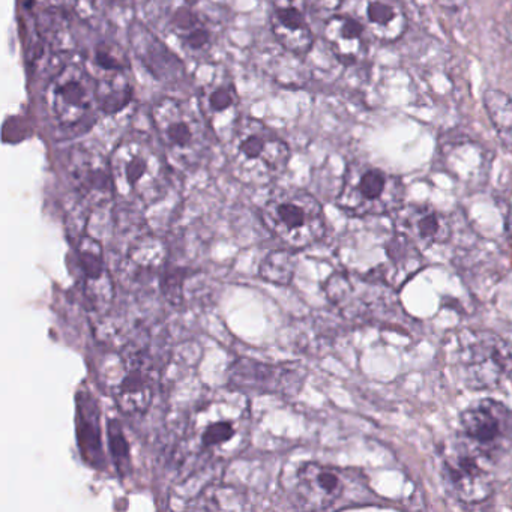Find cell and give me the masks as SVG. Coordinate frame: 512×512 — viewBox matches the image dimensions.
I'll return each mask as SVG.
<instances>
[{
    "mask_svg": "<svg viewBox=\"0 0 512 512\" xmlns=\"http://www.w3.org/2000/svg\"><path fill=\"white\" fill-rule=\"evenodd\" d=\"M434 2L448 11H460L467 5V0H434Z\"/></svg>",
    "mask_w": 512,
    "mask_h": 512,
    "instance_id": "cell-33",
    "label": "cell"
},
{
    "mask_svg": "<svg viewBox=\"0 0 512 512\" xmlns=\"http://www.w3.org/2000/svg\"><path fill=\"white\" fill-rule=\"evenodd\" d=\"M41 32H43L46 43L55 52H67L73 47V35H71L70 26H68L67 19L62 16L59 10L44 13Z\"/></svg>",
    "mask_w": 512,
    "mask_h": 512,
    "instance_id": "cell-28",
    "label": "cell"
},
{
    "mask_svg": "<svg viewBox=\"0 0 512 512\" xmlns=\"http://www.w3.org/2000/svg\"><path fill=\"white\" fill-rule=\"evenodd\" d=\"M110 448H112V455L119 472H124L130 463V452H128L130 449H128L127 439L116 421H112L110 424Z\"/></svg>",
    "mask_w": 512,
    "mask_h": 512,
    "instance_id": "cell-30",
    "label": "cell"
},
{
    "mask_svg": "<svg viewBox=\"0 0 512 512\" xmlns=\"http://www.w3.org/2000/svg\"><path fill=\"white\" fill-rule=\"evenodd\" d=\"M347 481L349 475L338 467L305 463L296 475V497L302 508L314 511L331 509L346 493Z\"/></svg>",
    "mask_w": 512,
    "mask_h": 512,
    "instance_id": "cell-16",
    "label": "cell"
},
{
    "mask_svg": "<svg viewBox=\"0 0 512 512\" xmlns=\"http://www.w3.org/2000/svg\"><path fill=\"white\" fill-rule=\"evenodd\" d=\"M458 367L461 379L476 391L512 388V346L488 331L461 337Z\"/></svg>",
    "mask_w": 512,
    "mask_h": 512,
    "instance_id": "cell-7",
    "label": "cell"
},
{
    "mask_svg": "<svg viewBox=\"0 0 512 512\" xmlns=\"http://www.w3.org/2000/svg\"><path fill=\"white\" fill-rule=\"evenodd\" d=\"M152 122L172 166L194 170L205 163L215 134L199 106L178 98H161L152 107Z\"/></svg>",
    "mask_w": 512,
    "mask_h": 512,
    "instance_id": "cell-3",
    "label": "cell"
},
{
    "mask_svg": "<svg viewBox=\"0 0 512 512\" xmlns=\"http://www.w3.org/2000/svg\"><path fill=\"white\" fill-rule=\"evenodd\" d=\"M97 85L98 107H101L104 112H119L127 106L131 95H133L127 73H115L98 77Z\"/></svg>",
    "mask_w": 512,
    "mask_h": 512,
    "instance_id": "cell-26",
    "label": "cell"
},
{
    "mask_svg": "<svg viewBox=\"0 0 512 512\" xmlns=\"http://www.w3.org/2000/svg\"><path fill=\"white\" fill-rule=\"evenodd\" d=\"M269 232L290 250H304L325 236L322 205L304 190H281L272 194L262 208Z\"/></svg>",
    "mask_w": 512,
    "mask_h": 512,
    "instance_id": "cell-5",
    "label": "cell"
},
{
    "mask_svg": "<svg viewBox=\"0 0 512 512\" xmlns=\"http://www.w3.org/2000/svg\"><path fill=\"white\" fill-rule=\"evenodd\" d=\"M104 4L109 5L112 10L125 11L131 7L133 0H104Z\"/></svg>",
    "mask_w": 512,
    "mask_h": 512,
    "instance_id": "cell-34",
    "label": "cell"
},
{
    "mask_svg": "<svg viewBox=\"0 0 512 512\" xmlns=\"http://www.w3.org/2000/svg\"><path fill=\"white\" fill-rule=\"evenodd\" d=\"M346 0H307L308 7L320 13H337Z\"/></svg>",
    "mask_w": 512,
    "mask_h": 512,
    "instance_id": "cell-32",
    "label": "cell"
},
{
    "mask_svg": "<svg viewBox=\"0 0 512 512\" xmlns=\"http://www.w3.org/2000/svg\"><path fill=\"white\" fill-rule=\"evenodd\" d=\"M230 382L241 391L257 394H295L302 385L299 368L268 365L251 359H239L230 370Z\"/></svg>",
    "mask_w": 512,
    "mask_h": 512,
    "instance_id": "cell-17",
    "label": "cell"
},
{
    "mask_svg": "<svg viewBox=\"0 0 512 512\" xmlns=\"http://www.w3.org/2000/svg\"><path fill=\"white\" fill-rule=\"evenodd\" d=\"M62 4L82 19H91L97 11L95 0H62Z\"/></svg>",
    "mask_w": 512,
    "mask_h": 512,
    "instance_id": "cell-31",
    "label": "cell"
},
{
    "mask_svg": "<svg viewBox=\"0 0 512 512\" xmlns=\"http://www.w3.org/2000/svg\"><path fill=\"white\" fill-rule=\"evenodd\" d=\"M116 196L140 205H154L169 191L170 163L163 149L143 133H130L110 155Z\"/></svg>",
    "mask_w": 512,
    "mask_h": 512,
    "instance_id": "cell-2",
    "label": "cell"
},
{
    "mask_svg": "<svg viewBox=\"0 0 512 512\" xmlns=\"http://www.w3.org/2000/svg\"><path fill=\"white\" fill-rule=\"evenodd\" d=\"M121 379L113 388L116 406L125 415H143L154 400L157 373L151 358L142 352L125 356Z\"/></svg>",
    "mask_w": 512,
    "mask_h": 512,
    "instance_id": "cell-13",
    "label": "cell"
},
{
    "mask_svg": "<svg viewBox=\"0 0 512 512\" xmlns=\"http://www.w3.org/2000/svg\"><path fill=\"white\" fill-rule=\"evenodd\" d=\"M296 260L292 250H275L263 259L260 277L277 286H289L295 277Z\"/></svg>",
    "mask_w": 512,
    "mask_h": 512,
    "instance_id": "cell-27",
    "label": "cell"
},
{
    "mask_svg": "<svg viewBox=\"0 0 512 512\" xmlns=\"http://www.w3.org/2000/svg\"><path fill=\"white\" fill-rule=\"evenodd\" d=\"M74 193L89 208H103L116 196L110 158L91 145H77L67 158Z\"/></svg>",
    "mask_w": 512,
    "mask_h": 512,
    "instance_id": "cell-11",
    "label": "cell"
},
{
    "mask_svg": "<svg viewBox=\"0 0 512 512\" xmlns=\"http://www.w3.org/2000/svg\"><path fill=\"white\" fill-rule=\"evenodd\" d=\"M271 28L280 46L292 55H307L314 44L307 0H269Z\"/></svg>",
    "mask_w": 512,
    "mask_h": 512,
    "instance_id": "cell-18",
    "label": "cell"
},
{
    "mask_svg": "<svg viewBox=\"0 0 512 512\" xmlns=\"http://www.w3.org/2000/svg\"><path fill=\"white\" fill-rule=\"evenodd\" d=\"M197 106L215 136L229 140L241 122V100L224 65L205 62L196 74Z\"/></svg>",
    "mask_w": 512,
    "mask_h": 512,
    "instance_id": "cell-9",
    "label": "cell"
},
{
    "mask_svg": "<svg viewBox=\"0 0 512 512\" xmlns=\"http://www.w3.org/2000/svg\"><path fill=\"white\" fill-rule=\"evenodd\" d=\"M464 439L493 457L512 446V412L496 400L478 401L461 413Z\"/></svg>",
    "mask_w": 512,
    "mask_h": 512,
    "instance_id": "cell-12",
    "label": "cell"
},
{
    "mask_svg": "<svg viewBox=\"0 0 512 512\" xmlns=\"http://www.w3.org/2000/svg\"><path fill=\"white\" fill-rule=\"evenodd\" d=\"M46 100L53 118L65 127H73L98 106L97 79L85 65L71 62L50 80Z\"/></svg>",
    "mask_w": 512,
    "mask_h": 512,
    "instance_id": "cell-10",
    "label": "cell"
},
{
    "mask_svg": "<svg viewBox=\"0 0 512 512\" xmlns=\"http://www.w3.org/2000/svg\"><path fill=\"white\" fill-rule=\"evenodd\" d=\"M341 13L361 23L371 40L395 43L406 34L407 14L398 0H346Z\"/></svg>",
    "mask_w": 512,
    "mask_h": 512,
    "instance_id": "cell-15",
    "label": "cell"
},
{
    "mask_svg": "<svg viewBox=\"0 0 512 512\" xmlns=\"http://www.w3.org/2000/svg\"><path fill=\"white\" fill-rule=\"evenodd\" d=\"M250 407L236 398H214L200 406L188 422L185 446L205 460H230L250 445Z\"/></svg>",
    "mask_w": 512,
    "mask_h": 512,
    "instance_id": "cell-1",
    "label": "cell"
},
{
    "mask_svg": "<svg viewBox=\"0 0 512 512\" xmlns=\"http://www.w3.org/2000/svg\"><path fill=\"white\" fill-rule=\"evenodd\" d=\"M395 224L398 233L416 247L443 244L451 236V221L433 206L409 205L400 208Z\"/></svg>",
    "mask_w": 512,
    "mask_h": 512,
    "instance_id": "cell-21",
    "label": "cell"
},
{
    "mask_svg": "<svg viewBox=\"0 0 512 512\" xmlns=\"http://www.w3.org/2000/svg\"><path fill=\"white\" fill-rule=\"evenodd\" d=\"M94 65L100 77L115 73H127L130 68L124 50L110 41L100 43L95 47Z\"/></svg>",
    "mask_w": 512,
    "mask_h": 512,
    "instance_id": "cell-29",
    "label": "cell"
},
{
    "mask_svg": "<svg viewBox=\"0 0 512 512\" xmlns=\"http://www.w3.org/2000/svg\"><path fill=\"white\" fill-rule=\"evenodd\" d=\"M77 259L83 275L86 301L94 310H107L115 298V286L107 271L103 245L91 236H83L77 247Z\"/></svg>",
    "mask_w": 512,
    "mask_h": 512,
    "instance_id": "cell-20",
    "label": "cell"
},
{
    "mask_svg": "<svg viewBox=\"0 0 512 512\" xmlns=\"http://www.w3.org/2000/svg\"><path fill=\"white\" fill-rule=\"evenodd\" d=\"M131 46L142 64L161 82L175 83L184 76V65L145 26L131 29Z\"/></svg>",
    "mask_w": 512,
    "mask_h": 512,
    "instance_id": "cell-24",
    "label": "cell"
},
{
    "mask_svg": "<svg viewBox=\"0 0 512 512\" xmlns=\"http://www.w3.org/2000/svg\"><path fill=\"white\" fill-rule=\"evenodd\" d=\"M323 37L335 58L343 64L353 65L364 61L370 49V35L361 23L346 13L329 17L323 29Z\"/></svg>",
    "mask_w": 512,
    "mask_h": 512,
    "instance_id": "cell-23",
    "label": "cell"
},
{
    "mask_svg": "<svg viewBox=\"0 0 512 512\" xmlns=\"http://www.w3.org/2000/svg\"><path fill=\"white\" fill-rule=\"evenodd\" d=\"M166 268V247L152 235L137 239L122 263V280L131 287L152 286L163 278Z\"/></svg>",
    "mask_w": 512,
    "mask_h": 512,
    "instance_id": "cell-22",
    "label": "cell"
},
{
    "mask_svg": "<svg viewBox=\"0 0 512 512\" xmlns=\"http://www.w3.org/2000/svg\"><path fill=\"white\" fill-rule=\"evenodd\" d=\"M404 185L398 176L365 163H352L344 173L338 208L355 217L386 215L403 206Z\"/></svg>",
    "mask_w": 512,
    "mask_h": 512,
    "instance_id": "cell-6",
    "label": "cell"
},
{
    "mask_svg": "<svg viewBox=\"0 0 512 512\" xmlns=\"http://www.w3.org/2000/svg\"><path fill=\"white\" fill-rule=\"evenodd\" d=\"M442 479L458 502H485L494 490L493 457L461 436L443 455Z\"/></svg>",
    "mask_w": 512,
    "mask_h": 512,
    "instance_id": "cell-8",
    "label": "cell"
},
{
    "mask_svg": "<svg viewBox=\"0 0 512 512\" xmlns=\"http://www.w3.org/2000/svg\"><path fill=\"white\" fill-rule=\"evenodd\" d=\"M169 32L179 41L181 49L190 58L209 62L217 49V23L194 7L193 0H185L169 16Z\"/></svg>",
    "mask_w": 512,
    "mask_h": 512,
    "instance_id": "cell-14",
    "label": "cell"
},
{
    "mask_svg": "<svg viewBox=\"0 0 512 512\" xmlns=\"http://www.w3.org/2000/svg\"><path fill=\"white\" fill-rule=\"evenodd\" d=\"M325 292L329 301L340 308L349 317H373L377 308H386L388 296H380L388 292L379 283L352 278L346 274H334L325 284Z\"/></svg>",
    "mask_w": 512,
    "mask_h": 512,
    "instance_id": "cell-19",
    "label": "cell"
},
{
    "mask_svg": "<svg viewBox=\"0 0 512 512\" xmlns=\"http://www.w3.org/2000/svg\"><path fill=\"white\" fill-rule=\"evenodd\" d=\"M227 143L230 169L242 184L253 187L271 184L289 166V145L257 119L242 118Z\"/></svg>",
    "mask_w": 512,
    "mask_h": 512,
    "instance_id": "cell-4",
    "label": "cell"
},
{
    "mask_svg": "<svg viewBox=\"0 0 512 512\" xmlns=\"http://www.w3.org/2000/svg\"><path fill=\"white\" fill-rule=\"evenodd\" d=\"M484 106L500 142L512 151V98L499 89H488Z\"/></svg>",
    "mask_w": 512,
    "mask_h": 512,
    "instance_id": "cell-25",
    "label": "cell"
}]
</instances>
